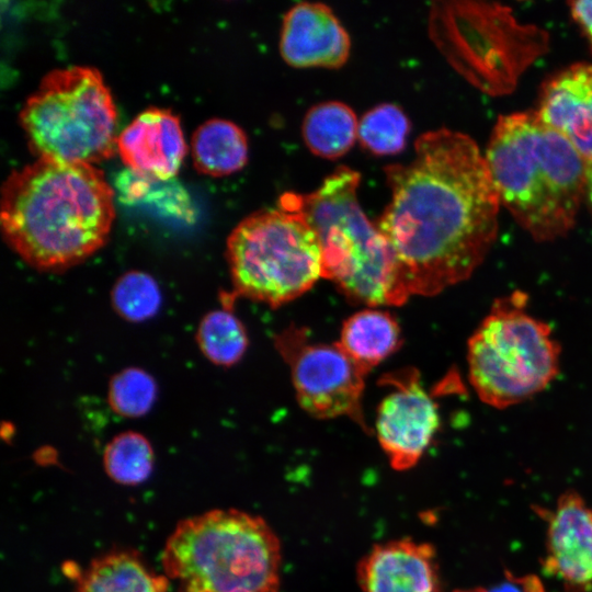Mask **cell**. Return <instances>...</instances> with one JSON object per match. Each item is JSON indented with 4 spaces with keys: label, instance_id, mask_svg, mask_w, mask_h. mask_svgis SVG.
<instances>
[{
    "label": "cell",
    "instance_id": "obj_21",
    "mask_svg": "<svg viewBox=\"0 0 592 592\" xmlns=\"http://www.w3.org/2000/svg\"><path fill=\"white\" fill-rule=\"evenodd\" d=\"M196 339L203 354L223 366L237 363L248 346L242 322L228 309L208 312L201 321Z\"/></svg>",
    "mask_w": 592,
    "mask_h": 592
},
{
    "label": "cell",
    "instance_id": "obj_24",
    "mask_svg": "<svg viewBox=\"0 0 592 592\" xmlns=\"http://www.w3.org/2000/svg\"><path fill=\"white\" fill-rule=\"evenodd\" d=\"M112 301L123 318L139 322L157 314L161 304V293L150 275L130 271L116 281L112 291Z\"/></svg>",
    "mask_w": 592,
    "mask_h": 592
},
{
    "label": "cell",
    "instance_id": "obj_27",
    "mask_svg": "<svg viewBox=\"0 0 592 592\" xmlns=\"http://www.w3.org/2000/svg\"><path fill=\"white\" fill-rule=\"evenodd\" d=\"M526 583L523 585H519L517 582L514 583L512 581H509L493 588L489 592H526Z\"/></svg>",
    "mask_w": 592,
    "mask_h": 592
},
{
    "label": "cell",
    "instance_id": "obj_3",
    "mask_svg": "<svg viewBox=\"0 0 592 592\" xmlns=\"http://www.w3.org/2000/svg\"><path fill=\"white\" fill-rule=\"evenodd\" d=\"M483 156L501 206L531 237L553 241L572 229L588 162L535 111L499 116Z\"/></svg>",
    "mask_w": 592,
    "mask_h": 592
},
{
    "label": "cell",
    "instance_id": "obj_18",
    "mask_svg": "<svg viewBox=\"0 0 592 592\" xmlns=\"http://www.w3.org/2000/svg\"><path fill=\"white\" fill-rule=\"evenodd\" d=\"M398 322L388 311L367 308L350 316L342 326V349L365 371L369 372L401 345Z\"/></svg>",
    "mask_w": 592,
    "mask_h": 592
},
{
    "label": "cell",
    "instance_id": "obj_4",
    "mask_svg": "<svg viewBox=\"0 0 592 592\" xmlns=\"http://www.w3.org/2000/svg\"><path fill=\"white\" fill-rule=\"evenodd\" d=\"M361 175L340 166L311 193H284L278 206L299 213L317 235L322 277L351 301L369 307L400 306L409 297L394 252L356 196Z\"/></svg>",
    "mask_w": 592,
    "mask_h": 592
},
{
    "label": "cell",
    "instance_id": "obj_1",
    "mask_svg": "<svg viewBox=\"0 0 592 592\" xmlns=\"http://www.w3.org/2000/svg\"><path fill=\"white\" fill-rule=\"evenodd\" d=\"M384 170L391 195L376 224L409 295L468 278L496 241L501 206L476 141L448 128L426 132L410 162Z\"/></svg>",
    "mask_w": 592,
    "mask_h": 592
},
{
    "label": "cell",
    "instance_id": "obj_22",
    "mask_svg": "<svg viewBox=\"0 0 592 592\" xmlns=\"http://www.w3.org/2000/svg\"><path fill=\"white\" fill-rule=\"evenodd\" d=\"M103 465L107 476L117 483L134 486L148 479L153 467V451L140 433L126 431L106 445Z\"/></svg>",
    "mask_w": 592,
    "mask_h": 592
},
{
    "label": "cell",
    "instance_id": "obj_6",
    "mask_svg": "<svg viewBox=\"0 0 592 592\" xmlns=\"http://www.w3.org/2000/svg\"><path fill=\"white\" fill-rule=\"evenodd\" d=\"M527 295L497 298L467 343L469 382L480 400L504 409L545 389L559 371L551 328L527 311Z\"/></svg>",
    "mask_w": 592,
    "mask_h": 592
},
{
    "label": "cell",
    "instance_id": "obj_23",
    "mask_svg": "<svg viewBox=\"0 0 592 592\" xmlns=\"http://www.w3.org/2000/svg\"><path fill=\"white\" fill-rule=\"evenodd\" d=\"M410 121L396 104H379L366 112L358 123L361 145L377 156L396 155L407 144Z\"/></svg>",
    "mask_w": 592,
    "mask_h": 592
},
{
    "label": "cell",
    "instance_id": "obj_28",
    "mask_svg": "<svg viewBox=\"0 0 592 592\" xmlns=\"http://www.w3.org/2000/svg\"><path fill=\"white\" fill-rule=\"evenodd\" d=\"M585 200L592 210V161L588 163L585 178Z\"/></svg>",
    "mask_w": 592,
    "mask_h": 592
},
{
    "label": "cell",
    "instance_id": "obj_13",
    "mask_svg": "<svg viewBox=\"0 0 592 592\" xmlns=\"http://www.w3.org/2000/svg\"><path fill=\"white\" fill-rule=\"evenodd\" d=\"M116 148L134 175L150 181L177 174L186 153L179 117L159 107L139 113L117 136Z\"/></svg>",
    "mask_w": 592,
    "mask_h": 592
},
{
    "label": "cell",
    "instance_id": "obj_26",
    "mask_svg": "<svg viewBox=\"0 0 592 592\" xmlns=\"http://www.w3.org/2000/svg\"><path fill=\"white\" fill-rule=\"evenodd\" d=\"M569 7L573 20L580 26L592 47V0L572 1Z\"/></svg>",
    "mask_w": 592,
    "mask_h": 592
},
{
    "label": "cell",
    "instance_id": "obj_15",
    "mask_svg": "<svg viewBox=\"0 0 592 592\" xmlns=\"http://www.w3.org/2000/svg\"><path fill=\"white\" fill-rule=\"evenodd\" d=\"M362 592H441L435 550L410 538L375 545L360 561Z\"/></svg>",
    "mask_w": 592,
    "mask_h": 592
},
{
    "label": "cell",
    "instance_id": "obj_20",
    "mask_svg": "<svg viewBox=\"0 0 592 592\" xmlns=\"http://www.w3.org/2000/svg\"><path fill=\"white\" fill-rule=\"evenodd\" d=\"M358 122L345 103L328 101L312 106L303 122V137L308 149L325 159H338L354 145Z\"/></svg>",
    "mask_w": 592,
    "mask_h": 592
},
{
    "label": "cell",
    "instance_id": "obj_5",
    "mask_svg": "<svg viewBox=\"0 0 592 592\" xmlns=\"http://www.w3.org/2000/svg\"><path fill=\"white\" fill-rule=\"evenodd\" d=\"M178 592H281V543L261 516L217 509L182 520L162 551Z\"/></svg>",
    "mask_w": 592,
    "mask_h": 592
},
{
    "label": "cell",
    "instance_id": "obj_19",
    "mask_svg": "<svg viewBox=\"0 0 592 592\" xmlns=\"http://www.w3.org/2000/svg\"><path fill=\"white\" fill-rule=\"evenodd\" d=\"M192 156L201 173L223 177L237 172L248 160L246 134L230 121L208 119L192 136Z\"/></svg>",
    "mask_w": 592,
    "mask_h": 592
},
{
    "label": "cell",
    "instance_id": "obj_14",
    "mask_svg": "<svg viewBox=\"0 0 592 592\" xmlns=\"http://www.w3.org/2000/svg\"><path fill=\"white\" fill-rule=\"evenodd\" d=\"M351 42L332 10L320 2H300L284 15L280 50L295 68H339L350 55Z\"/></svg>",
    "mask_w": 592,
    "mask_h": 592
},
{
    "label": "cell",
    "instance_id": "obj_25",
    "mask_svg": "<svg viewBox=\"0 0 592 592\" xmlns=\"http://www.w3.org/2000/svg\"><path fill=\"white\" fill-rule=\"evenodd\" d=\"M157 398V384L144 369L130 367L116 374L109 387V402L114 412L125 417L147 413Z\"/></svg>",
    "mask_w": 592,
    "mask_h": 592
},
{
    "label": "cell",
    "instance_id": "obj_2",
    "mask_svg": "<svg viewBox=\"0 0 592 592\" xmlns=\"http://www.w3.org/2000/svg\"><path fill=\"white\" fill-rule=\"evenodd\" d=\"M113 196L93 164L37 158L2 184L3 238L31 266L65 270L106 241L114 220Z\"/></svg>",
    "mask_w": 592,
    "mask_h": 592
},
{
    "label": "cell",
    "instance_id": "obj_8",
    "mask_svg": "<svg viewBox=\"0 0 592 592\" xmlns=\"http://www.w3.org/2000/svg\"><path fill=\"white\" fill-rule=\"evenodd\" d=\"M227 259L235 291L277 307L322 277V254L316 232L299 214L282 207L255 212L227 239Z\"/></svg>",
    "mask_w": 592,
    "mask_h": 592
},
{
    "label": "cell",
    "instance_id": "obj_11",
    "mask_svg": "<svg viewBox=\"0 0 592 592\" xmlns=\"http://www.w3.org/2000/svg\"><path fill=\"white\" fill-rule=\"evenodd\" d=\"M379 383L388 391L376 412L377 441L395 470H408L418 464L439 431V408L414 368L386 374Z\"/></svg>",
    "mask_w": 592,
    "mask_h": 592
},
{
    "label": "cell",
    "instance_id": "obj_10",
    "mask_svg": "<svg viewBox=\"0 0 592 592\" xmlns=\"http://www.w3.org/2000/svg\"><path fill=\"white\" fill-rule=\"evenodd\" d=\"M275 346L291 369L299 406L317 419L348 417L364 431L362 409L367 374L339 343L309 341L305 329L291 327L275 337Z\"/></svg>",
    "mask_w": 592,
    "mask_h": 592
},
{
    "label": "cell",
    "instance_id": "obj_16",
    "mask_svg": "<svg viewBox=\"0 0 592 592\" xmlns=\"http://www.w3.org/2000/svg\"><path fill=\"white\" fill-rule=\"evenodd\" d=\"M535 112L588 163L592 161V65L573 64L546 80Z\"/></svg>",
    "mask_w": 592,
    "mask_h": 592
},
{
    "label": "cell",
    "instance_id": "obj_29",
    "mask_svg": "<svg viewBox=\"0 0 592 592\" xmlns=\"http://www.w3.org/2000/svg\"><path fill=\"white\" fill-rule=\"evenodd\" d=\"M454 592H488V591L482 588H475V589H466V590H456Z\"/></svg>",
    "mask_w": 592,
    "mask_h": 592
},
{
    "label": "cell",
    "instance_id": "obj_17",
    "mask_svg": "<svg viewBox=\"0 0 592 592\" xmlns=\"http://www.w3.org/2000/svg\"><path fill=\"white\" fill-rule=\"evenodd\" d=\"M168 580L149 570L138 554L115 550L79 573L75 592H166Z\"/></svg>",
    "mask_w": 592,
    "mask_h": 592
},
{
    "label": "cell",
    "instance_id": "obj_9",
    "mask_svg": "<svg viewBox=\"0 0 592 592\" xmlns=\"http://www.w3.org/2000/svg\"><path fill=\"white\" fill-rule=\"evenodd\" d=\"M430 32L449 62L490 93L510 91L547 44L543 31L517 24L508 8L476 2L436 3Z\"/></svg>",
    "mask_w": 592,
    "mask_h": 592
},
{
    "label": "cell",
    "instance_id": "obj_7",
    "mask_svg": "<svg viewBox=\"0 0 592 592\" xmlns=\"http://www.w3.org/2000/svg\"><path fill=\"white\" fill-rule=\"evenodd\" d=\"M37 158L94 164L116 147V110L99 70L71 66L49 71L19 114Z\"/></svg>",
    "mask_w": 592,
    "mask_h": 592
},
{
    "label": "cell",
    "instance_id": "obj_12",
    "mask_svg": "<svg viewBox=\"0 0 592 592\" xmlns=\"http://www.w3.org/2000/svg\"><path fill=\"white\" fill-rule=\"evenodd\" d=\"M544 571L567 592L592 588V508L574 491L565 492L548 516Z\"/></svg>",
    "mask_w": 592,
    "mask_h": 592
}]
</instances>
